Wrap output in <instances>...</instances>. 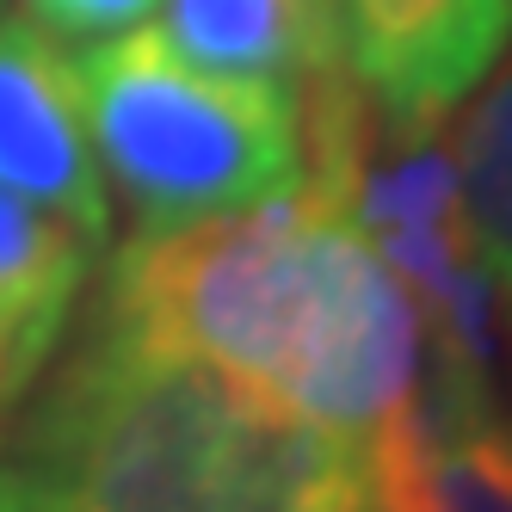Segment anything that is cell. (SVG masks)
Segmentation results:
<instances>
[{"label": "cell", "instance_id": "cell-3", "mask_svg": "<svg viewBox=\"0 0 512 512\" xmlns=\"http://www.w3.org/2000/svg\"><path fill=\"white\" fill-rule=\"evenodd\" d=\"M321 216L315 186L198 216L179 229H136L105 266V327L223 371L247 395L278 408L297 364L321 284Z\"/></svg>", "mask_w": 512, "mask_h": 512}, {"label": "cell", "instance_id": "cell-8", "mask_svg": "<svg viewBox=\"0 0 512 512\" xmlns=\"http://www.w3.org/2000/svg\"><path fill=\"white\" fill-rule=\"evenodd\" d=\"M457 216L488 284L512 303V62L457 124Z\"/></svg>", "mask_w": 512, "mask_h": 512}, {"label": "cell", "instance_id": "cell-2", "mask_svg": "<svg viewBox=\"0 0 512 512\" xmlns=\"http://www.w3.org/2000/svg\"><path fill=\"white\" fill-rule=\"evenodd\" d=\"M68 62L99 173H112L136 229L223 216L303 179L297 87L198 68L142 25L93 38Z\"/></svg>", "mask_w": 512, "mask_h": 512}, {"label": "cell", "instance_id": "cell-9", "mask_svg": "<svg viewBox=\"0 0 512 512\" xmlns=\"http://www.w3.org/2000/svg\"><path fill=\"white\" fill-rule=\"evenodd\" d=\"M99 241L0 186V290H81Z\"/></svg>", "mask_w": 512, "mask_h": 512}, {"label": "cell", "instance_id": "cell-11", "mask_svg": "<svg viewBox=\"0 0 512 512\" xmlns=\"http://www.w3.org/2000/svg\"><path fill=\"white\" fill-rule=\"evenodd\" d=\"M155 7L161 0H25V13L38 19L50 38H81V44L112 38L124 25H142Z\"/></svg>", "mask_w": 512, "mask_h": 512}, {"label": "cell", "instance_id": "cell-12", "mask_svg": "<svg viewBox=\"0 0 512 512\" xmlns=\"http://www.w3.org/2000/svg\"><path fill=\"white\" fill-rule=\"evenodd\" d=\"M0 512H50L38 475H31L25 463H7V469H0Z\"/></svg>", "mask_w": 512, "mask_h": 512}, {"label": "cell", "instance_id": "cell-6", "mask_svg": "<svg viewBox=\"0 0 512 512\" xmlns=\"http://www.w3.org/2000/svg\"><path fill=\"white\" fill-rule=\"evenodd\" d=\"M161 38L216 75L303 87L340 68V7L334 0H167Z\"/></svg>", "mask_w": 512, "mask_h": 512}, {"label": "cell", "instance_id": "cell-13", "mask_svg": "<svg viewBox=\"0 0 512 512\" xmlns=\"http://www.w3.org/2000/svg\"><path fill=\"white\" fill-rule=\"evenodd\" d=\"M0 13H7V0H0Z\"/></svg>", "mask_w": 512, "mask_h": 512}, {"label": "cell", "instance_id": "cell-7", "mask_svg": "<svg viewBox=\"0 0 512 512\" xmlns=\"http://www.w3.org/2000/svg\"><path fill=\"white\" fill-rule=\"evenodd\" d=\"M204 512H377V506H371V469L352 445L278 408Z\"/></svg>", "mask_w": 512, "mask_h": 512}, {"label": "cell", "instance_id": "cell-4", "mask_svg": "<svg viewBox=\"0 0 512 512\" xmlns=\"http://www.w3.org/2000/svg\"><path fill=\"white\" fill-rule=\"evenodd\" d=\"M512 44V0H340V62L395 124H445Z\"/></svg>", "mask_w": 512, "mask_h": 512}, {"label": "cell", "instance_id": "cell-14", "mask_svg": "<svg viewBox=\"0 0 512 512\" xmlns=\"http://www.w3.org/2000/svg\"><path fill=\"white\" fill-rule=\"evenodd\" d=\"M334 7H340V0H334Z\"/></svg>", "mask_w": 512, "mask_h": 512}, {"label": "cell", "instance_id": "cell-5", "mask_svg": "<svg viewBox=\"0 0 512 512\" xmlns=\"http://www.w3.org/2000/svg\"><path fill=\"white\" fill-rule=\"evenodd\" d=\"M0 186L68 216L99 247L112 241V198L81 118L75 62L38 19L0 13Z\"/></svg>", "mask_w": 512, "mask_h": 512}, {"label": "cell", "instance_id": "cell-10", "mask_svg": "<svg viewBox=\"0 0 512 512\" xmlns=\"http://www.w3.org/2000/svg\"><path fill=\"white\" fill-rule=\"evenodd\" d=\"M81 290H0V438L44 383Z\"/></svg>", "mask_w": 512, "mask_h": 512}, {"label": "cell", "instance_id": "cell-1", "mask_svg": "<svg viewBox=\"0 0 512 512\" xmlns=\"http://www.w3.org/2000/svg\"><path fill=\"white\" fill-rule=\"evenodd\" d=\"M272 414L210 364L93 321L25 414V469L50 512H204Z\"/></svg>", "mask_w": 512, "mask_h": 512}]
</instances>
